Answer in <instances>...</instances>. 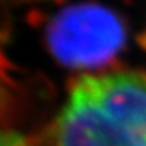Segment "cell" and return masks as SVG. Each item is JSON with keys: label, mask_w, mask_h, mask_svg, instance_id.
<instances>
[{"label": "cell", "mask_w": 146, "mask_h": 146, "mask_svg": "<svg viewBox=\"0 0 146 146\" xmlns=\"http://www.w3.org/2000/svg\"><path fill=\"white\" fill-rule=\"evenodd\" d=\"M13 87L14 84L11 79V65L0 51V109L5 107L6 101L9 100V90Z\"/></svg>", "instance_id": "3957f363"}, {"label": "cell", "mask_w": 146, "mask_h": 146, "mask_svg": "<svg viewBox=\"0 0 146 146\" xmlns=\"http://www.w3.org/2000/svg\"><path fill=\"white\" fill-rule=\"evenodd\" d=\"M0 146H28V143L22 134L0 127Z\"/></svg>", "instance_id": "277c9868"}, {"label": "cell", "mask_w": 146, "mask_h": 146, "mask_svg": "<svg viewBox=\"0 0 146 146\" xmlns=\"http://www.w3.org/2000/svg\"><path fill=\"white\" fill-rule=\"evenodd\" d=\"M51 146H146V72L81 76L53 123Z\"/></svg>", "instance_id": "6da1fadb"}, {"label": "cell", "mask_w": 146, "mask_h": 146, "mask_svg": "<svg viewBox=\"0 0 146 146\" xmlns=\"http://www.w3.org/2000/svg\"><path fill=\"white\" fill-rule=\"evenodd\" d=\"M123 28L110 11L78 6L61 13L48 28V44L65 65L90 68L107 62L123 44Z\"/></svg>", "instance_id": "7a4b0ae2"}]
</instances>
